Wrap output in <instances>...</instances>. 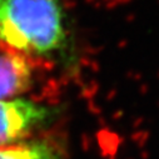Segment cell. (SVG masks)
Wrapping results in <instances>:
<instances>
[{
	"mask_svg": "<svg viewBox=\"0 0 159 159\" xmlns=\"http://www.w3.org/2000/svg\"><path fill=\"white\" fill-rule=\"evenodd\" d=\"M68 42L61 0H0V47L39 60L61 53Z\"/></svg>",
	"mask_w": 159,
	"mask_h": 159,
	"instance_id": "1",
	"label": "cell"
},
{
	"mask_svg": "<svg viewBox=\"0 0 159 159\" xmlns=\"http://www.w3.org/2000/svg\"><path fill=\"white\" fill-rule=\"evenodd\" d=\"M53 118V110L38 102L15 98L0 100V147L29 139Z\"/></svg>",
	"mask_w": 159,
	"mask_h": 159,
	"instance_id": "2",
	"label": "cell"
},
{
	"mask_svg": "<svg viewBox=\"0 0 159 159\" xmlns=\"http://www.w3.org/2000/svg\"><path fill=\"white\" fill-rule=\"evenodd\" d=\"M39 61L0 47V100L20 98L34 84Z\"/></svg>",
	"mask_w": 159,
	"mask_h": 159,
	"instance_id": "3",
	"label": "cell"
},
{
	"mask_svg": "<svg viewBox=\"0 0 159 159\" xmlns=\"http://www.w3.org/2000/svg\"><path fill=\"white\" fill-rule=\"evenodd\" d=\"M0 159H65V155L57 139L40 137L0 147Z\"/></svg>",
	"mask_w": 159,
	"mask_h": 159,
	"instance_id": "4",
	"label": "cell"
}]
</instances>
